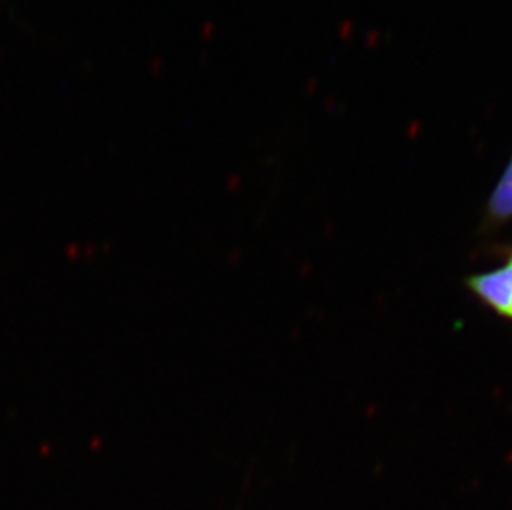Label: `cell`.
<instances>
[{"label": "cell", "instance_id": "cell-1", "mask_svg": "<svg viewBox=\"0 0 512 510\" xmlns=\"http://www.w3.org/2000/svg\"><path fill=\"white\" fill-rule=\"evenodd\" d=\"M469 290L501 317L512 320V264L471 275L466 280Z\"/></svg>", "mask_w": 512, "mask_h": 510}, {"label": "cell", "instance_id": "cell-2", "mask_svg": "<svg viewBox=\"0 0 512 510\" xmlns=\"http://www.w3.org/2000/svg\"><path fill=\"white\" fill-rule=\"evenodd\" d=\"M488 216L494 222L512 219V156L489 196Z\"/></svg>", "mask_w": 512, "mask_h": 510}, {"label": "cell", "instance_id": "cell-3", "mask_svg": "<svg viewBox=\"0 0 512 510\" xmlns=\"http://www.w3.org/2000/svg\"><path fill=\"white\" fill-rule=\"evenodd\" d=\"M509 264H512V252L511 255H509Z\"/></svg>", "mask_w": 512, "mask_h": 510}]
</instances>
